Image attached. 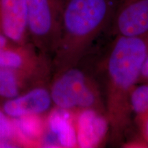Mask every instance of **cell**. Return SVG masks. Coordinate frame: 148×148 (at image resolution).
<instances>
[{"label":"cell","mask_w":148,"mask_h":148,"mask_svg":"<svg viewBox=\"0 0 148 148\" xmlns=\"http://www.w3.org/2000/svg\"><path fill=\"white\" fill-rule=\"evenodd\" d=\"M147 53L148 33L140 36L110 37L101 52L98 51L97 73L108 121V141L112 147H124L139 136L130 95Z\"/></svg>","instance_id":"1"},{"label":"cell","mask_w":148,"mask_h":148,"mask_svg":"<svg viewBox=\"0 0 148 148\" xmlns=\"http://www.w3.org/2000/svg\"><path fill=\"white\" fill-rule=\"evenodd\" d=\"M116 0H64L53 74L76 64L95 49L110 27Z\"/></svg>","instance_id":"2"},{"label":"cell","mask_w":148,"mask_h":148,"mask_svg":"<svg viewBox=\"0 0 148 148\" xmlns=\"http://www.w3.org/2000/svg\"><path fill=\"white\" fill-rule=\"evenodd\" d=\"M97 54L95 49L74 66L53 73L49 90L56 107L72 112L92 109L106 114L97 73Z\"/></svg>","instance_id":"3"},{"label":"cell","mask_w":148,"mask_h":148,"mask_svg":"<svg viewBox=\"0 0 148 148\" xmlns=\"http://www.w3.org/2000/svg\"><path fill=\"white\" fill-rule=\"evenodd\" d=\"M29 38L47 56L54 53L60 31L64 0H25Z\"/></svg>","instance_id":"4"},{"label":"cell","mask_w":148,"mask_h":148,"mask_svg":"<svg viewBox=\"0 0 148 148\" xmlns=\"http://www.w3.org/2000/svg\"><path fill=\"white\" fill-rule=\"evenodd\" d=\"M148 33V0H116L108 36L134 37Z\"/></svg>","instance_id":"5"},{"label":"cell","mask_w":148,"mask_h":148,"mask_svg":"<svg viewBox=\"0 0 148 148\" xmlns=\"http://www.w3.org/2000/svg\"><path fill=\"white\" fill-rule=\"evenodd\" d=\"M74 126L78 147H96L108 140L109 125L106 114L92 109L74 112Z\"/></svg>","instance_id":"6"},{"label":"cell","mask_w":148,"mask_h":148,"mask_svg":"<svg viewBox=\"0 0 148 148\" xmlns=\"http://www.w3.org/2000/svg\"><path fill=\"white\" fill-rule=\"evenodd\" d=\"M0 33L19 45L27 44L29 35L25 0H0Z\"/></svg>","instance_id":"7"},{"label":"cell","mask_w":148,"mask_h":148,"mask_svg":"<svg viewBox=\"0 0 148 148\" xmlns=\"http://www.w3.org/2000/svg\"><path fill=\"white\" fill-rule=\"evenodd\" d=\"M52 103L49 88L39 84L5 102L3 110L14 118L30 114L41 115L50 110Z\"/></svg>","instance_id":"8"},{"label":"cell","mask_w":148,"mask_h":148,"mask_svg":"<svg viewBox=\"0 0 148 148\" xmlns=\"http://www.w3.org/2000/svg\"><path fill=\"white\" fill-rule=\"evenodd\" d=\"M47 124L49 134H45L43 145H56L55 141L60 147H75L77 146L74 126V112L56 107L50 111Z\"/></svg>","instance_id":"9"},{"label":"cell","mask_w":148,"mask_h":148,"mask_svg":"<svg viewBox=\"0 0 148 148\" xmlns=\"http://www.w3.org/2000/svg\"><path fill=\"white\" fill-rule=\"evenodd\" d=\"M14 134L25 143L35 144L42 140L45 134V124L39 114H30L15 118L13 121Z\"/></svg>","instance_id":"10"},{"label":"cell","mask_w":148,"mask_h":148,"mask_svg":"<svg viewBox=\"0 0 148 148\" xmlns=\"http://www.w3.org/2000/svg\"><path fill=\"white\" fill-rule=\"evenodd\" d=\"M27 80L32 81L21 75L16 76L13 71L0 66V96L8 99L16 97L19 94L22 84Z\"/></svg>","instance_id":"11"},{"label":"cell","mask_w":148,"mask_h":148,"mask_svg":"<svg viewBox=\"0 0 148 148\" xmlns=\"http://www.w3.org/2000/svg\"><path fill=\"white\" fill-rule=\"evenodd\" d=\"M130 105L134 115L148 112V82L136 84L131 92Z\"/></svg>","instance_id":"12"},{"label":"cell","mask_w":148,"mask_h":148,"mask_svg":"<svg viewBox=\"0 0 148 148\" xmlns=\"http://www.w3.org/2000/svg\"><path fill=\"white\" fill-rule=\"evenodd\" d=\"M134 121L138 133L148 147V112L135 115Z\"/></svg>","instance_id":"13"},{"label":"cell","mask_w":148,"mask_h":148,"mask_svg":"<svg viewBox=\"0 0 148 148\" xmlns=\"http://www.w3.org/2000/svg\"><path fill=\"white\" fill-rule=\"evenodd\" d=\"M14 135L13 123L0 110V140H8Z\"/></svg>","instance_id":"14"},{"label":"cell","mask_w":148,"mask_h":148,"mask_svg":"<svg viewBox=\"0 0 148 148\" xmlns=\"http://www.w3.org/2000/svg\"><path fill=\"white\" fill-rule=\"evenodd\" d=\"M145 82H148V53L147 56H146L145 60H144L141 69H140L139 77H138L137 81V84Z\"/></svg>","instance_id":"15"},{"label":"cell","mask_w":148,"mask_h":148,"mask_svg":"<svg viewBox=\"0 0 148 148\" xmlns=\"http://www.w3.org/2000/svg\"><path fill=\"white\" fill-rule=\"evenodd\" d=\"M16 146L14 144L10 143L8 140H0V148H7V147H15Z\"/></svg>","instance_id":"16"}]
</instances>
